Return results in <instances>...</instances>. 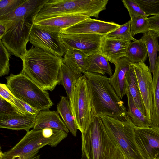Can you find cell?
<instances>
[{
	"label": "cell",
	"instance_id": "cell-1",
	"mask_svg": "<svg viewBox=\"0 0 159 159\" xmlns=\"http://www.w3.org/2000/svg\"><path fill=\"white\" fill-rule=\"evenodd\" d=\"M83 73L87 82L92 120L95 117L104 116L124 120L127 109L111 84L109 78L87 71Z\"/></svg>",
	"mask_w": 159,
	"mask_h": 159
},
{
	"label": "cell",
	"instance_id": "cell-2",
	"mask_svg": "<svg viewBox=\"0 0 159 159\" xmlns=\"http://www.w3.org/2000/svg\"><path fill=\"white\" fill-rule=\"evenodd\" d=\"M33 46L21 58L23 61L21 72L43 90L52 91L59 83L63 58Z\"/></svg>",
	"mask_w": 159,
	"mask_h": 159
},
{
	"label": "cell",
	"instance_id": "cell-3",
	"mask_svg": "<svg viewBox=\"0 0 159 159\" xmlns=\"http://www.w3.org/2000/svg\"><path fill=\"white\" fill-rule=\"evenodd\" d=\"M81 139L82 151L87 159H125L100 117L93 119L82 133Z\"/></svg>",
	"mask_w": 159,
	"mask_h": 159
},
{
	"label": "cell",
	"instance_id": "cell-4",
	"mask_svg": "<svg viewBox=\"0 0 159 159\" xmlns=\"http://www.w3.org/2000/svg\"><path fill=\"white\" fill-rule=\"evenodd\" d=\"M67 135L66 132L54 128L33 129L9 150H0V159H29L38 154L45 146L56 147Z\"/></svg>",
	"mask_w": 159,
	"mask_h": 159
},
{
	"label": "cell",
	"instance_id": "cell-5",
	"mask_svg": "<svg viewBox=\"0 0 159 159\" xmlns=\"http://www.w3.org/2000/svg\"><path fill=\"white\" fill-rule=\"evenodd\" d=\"M6 85L17 98L39 111L48 110L53 103L49 94L21 72L6 77Z\"/></svg>",
	"mask_w": 159,
	"mask_h": 159
},
{
	"label": "cell",
	"instance_id": "cell-6",
	"mask_svg": "<svg viewBox=\"0 0 159 159\" xmlns=\"http://www.w3.org/2000/svg\"><path fill=\"white\" fill-rule=\"evenodd\" d=\"M100 118L107 133L117 143L125 159H143L135 141L134 126L128 115L123 120L107 116Z\"/></svg>",
	"mask_w": 159,
	"mask_h": 159
},
{
	"label": "cell",
	"instance_id": "cell-7",
	"mask_svg": "<svg viewBox=\"0 0 159 159\" xmlns=\"http://www.w3.org/2000/svg\"><path fill=\"white\" fill-rule=\"evenodd\" d=\"M35 18L23 17L10 21L0 20L6 31L0 38L9 53L20 59L26 53Z\"/></svg>",
	"mask_w": 159,
	"mask_h": 159
},
{
	"label": "cell",
	"instance_id": "cell-8",
	"mask_svg": "<svg viewBox=\"0 0 159 159\" xmlns=\"http://www.w3.org/2000/svg\"><path fill=\"white\" fill-rule=\"evenodd\" d=\"M108 0H57L53 7L57 15H84L96 18L106 9Z\"/></svg>",
	"mask_w": 159,
	"mask_h": 159
},
{
	"label": "cell",
	"instance_id": "cell-9",
	"mask_svg": "<svg viewBox=\"0 0 159 159\" xmlns=\"http://www.w3.org/2000/svg\"><path fill=\"white\" fill-rule=\"evenodd\" d=\"M73 115L77 129L82 133L92 120L87 82L84 75L78 79L76 84L74 94Z\"/></svg>",
	"mask_w": 159,
	"mask_h": 159
},
{
	"label": "cell",
	"instance_id": "cell-10",
	"mask_svg": "<svg viewBox=\"0 0 159 159\" xmlns=\"http://www.w3.org/2000/svg\"><path fill=\"white\" fill-rule=\"evenodd\" d=\"M61 34L33 25L30 32L29 41L35 47L62 57L64 56L66 48L61 40Z\"/></svg>",
	"mask_w": 159,
	"mask_h": 159
},
{
	"label": "cell",
	"instance_id": "cell-11",
	"mask_svg": "<svg viewBox=\"0 0 159 159\" xmlns=\"http://www.w3.org/2000/svg\"><path fill=\"white\" fill-rule=\"evenodd\" d=\"M146 111V117L151 124L153 112V78L149 67L144 62L131 63Z\"/></svg>",
	"mask_w": 159,
	"mask_h": 159
},
{
	"label": "cell",
	"instance_id": "cell-12",
	"mask_svg": "<svg viewBox=\"0 0 159 159\" xmlns=\"http://www.w3.org/2000/svg\"><path fill=\"white\" fill-rule=\"evenodd\" d=\"M135 140L143 159H159V130L134 127Z\"/></svg>",
	"mask_w": 159,
	"mask_h": 159
},
{
	"label": "cell",
	"instance_id": "cell-13",
	"mask_svg": "<svg viewBox=\"0 0 159 159\" xmlns=\"http://www.w3.org/2000/svg\"><path fill=\"white\" fill-rule=\"evenodd\" d=\"M106 35L86 34H61L65 46L80 50L88 56L100 52L102 41Z\"/></svg>",
	"mask_w": 159,
	"mask_h": 159
},
{
	"label": "cell",
	"instance_id": "cell-14",
	"mask_svg": "<svg viewBox=\"0 0 159 159\" xmlns=\"http://www.w3.org/2000/svg\"><path fill=\"white\" fill-rule=\"evenodd\" d=\"M120 25L113 22L104 21L89 17L62 30L64 34H86L107 35L117 29Z\"/></svg>",
	"mask_w": 159,
	"mask_h": 159
},
{
	"label": "cell",
	"instance_id": "cell-15",
	"mask_svg": "<svg viewBox=\"0 0 159 159\" xmlns=\"http://www.w3.org/2000/svg\"><path fill=\"white\" fill-rule=\"evenodd\" d=\"M89 17L84 15H60L34 19L33 25L50 31L61 33Z\"/></svg>",
	"mask_w": 159,
	"mask_h": 159
},
{
	"label": "cell",
	"instance_id": "cell-16",
	"mask_svg": "<svg viewBox=\"0 0 159 159\" xmlns=\"http://www.w3.org/2000/svg\"><path fill=\"white\" fill-rule=\"evenodd\" d=\"M131 41L106 35L101 45L100 53L111 63H114L125 57L127 48Z\"/></svg>",
	"mask_w": 159,
	"mask_h": 159
},
{
	"label": "cell",
	"instance_id": "cell-17",
	"mask_svg": "<svg viewBox=\"0 0 159 159\" xmlns=\"http://www.w3.org/2000/svg\"><path fill=\"white\" fill-rule=\"evenodd\" d=\"M36 116L18 113L0 114V128L13 130H25L26 132L33 128Z\"/></svg>",
	"mask_w": 159,
	"mask_h": 159
},
{
	"label": "cell",
	"instance_id": "cell-18",
	"mask_svg": "<svg viewBox=\"0 0 159 159\" xmlns=\"http://www.w3.org/2000/svg\"><path fill=\"white\" fill-rule=\"evenodd\" d=\"M131 63L125 57L118 59L114 63L115 66L114 72L109 78L111 84L121 99L125 94V76L129 70Z\"/></svg>",
	"mask_w": 159,
	"mask_h": 159
},
{
	"label": "cell",
	"instance_id": "cell-19",
	"mask_svg": "<svg viewBox=\"0 0 159 159\" xmlns=\"http://www.w3.org/2000/svg\"><path fill=\"white\" fill-rule=\"evenodd\" d=\"M46 128L56 129L67 133L69 132L57 111H41L36 116L33 129L38 130Z\"/></svg>",
	"mask_w": 159,
	"mask_h": 159
},
{
	"label": "cell",
	"instance_id": "cell-20",
	"mask_svg": "<svg viewBox=\"0 0 159 159\" xmlns=\"http://www.w3.org/2000/svg\"><path fill=\"white\" fill-rule=\"evenodd\" d=\"M48 0H25L11 13L0 17V20L10 21L23 17H34Z\"/></svg>",
	"mask_w": 159,
	"mask_h": 159
},
{
	"label": "cell",
	"instance_id": "cell-21",
	"mask_svg": "<svg viewBox=\"0 0 159 159\" xmlns=\"http://www.w3.org/2000/svg\"><path fill=\"white\" fill-rule=\"evenodd\" d=\"M82 75V73L75 72L63 62L62 63L59 73L58 84L62 85L66 91L73 114L75 89L78 80Z\"/></svg>",
	"mask_w": 159,
	"mask_h": 159
},
{
	"label": "cell",
	"instance_id": "cell-22",
	"mask_svg": "<svg viewBox=\"0 0 159 159\" xmlns=\"http://www.w3.org/2000/svg\"><path fill=\"white\" fill-rule=\"evenodd\" d=\"M65 47L66 52L63 58V63L75 72L82 73L86 71L88 56L80 50Z\"/></svg>",
	"mask_w": 159,
	"mask_h": 159
},
{
	"label": "cell",
	"instance_id": "cell-23",
	"mask_svg": "<svg viewBox=\"0 0 159 159\" xmlns=\"http://www.w3.org/2000/svg\"><path fill=\"white\" fill-rule=\"evenodd\" d=\"M87 64L86 71L103 75L107 73L110 77L113 75L109 61L100 52L88 56Z\"/></svg>",
	"mask_w": 159,
	"mask_h": 159
},
{
	"label": "cell",
	"instance_id": "cell-24",
	"mask_svg": "<svg viewBox=\"0 0 159 159\" xmlns=\"http://www.w3.org/2000/svg\"><path fill=\"white\" fill-rule=\"evenodd\" d=\"M60 102L57 106V111L61 116L68 130L76 137L77 128L68 97L60 96Z\"/></svg>",
	"mask_w": 159,
	"mask_h": 159
},
{
	"label": "cell",
	"instance_id": "cell-25",
	"mask_svg": "<svg viewBox=\"0 0 159 159\" xmlns=\"http://www.w3.org/2000/svg\"><path fill=\"white\" fill-rule=\"evenodd\" d=\"M125 94L128 100L127 114L134 127L139 128L151 127V123L137 107L127 87Z\"/></svg>",
	"mask_w": 159,
	"mask_h": 159
},
{
	"label": "cell",
	"instance_id": "cell-26",
	"mask_svg": "<svg viewBox=\"0 0 159 159\" xmlns=\"http://www.w3.org/2000/svg\"><path fill=\"white\" fill-rule=\"evenodd\" d=\"M158 38L154 33L149 30L140 38L146 46L149 60V68L152 74L157 58V52H159Z\"/></svg>",
	"mask_w": 159,
	"mask_h": 159
},
{
	"label": "cell",
	"instance_id": "cell-27",
	"mask_svg": "<svg viewBox=\"0 0 159 159\" xmlns=\"http://www.w3.org/2000/svg\"><path fill=\"white\" fill-rule=\"evenodd\" d=\"M153 74V108L151 127L159 130V55Z\"/></svg>",
	"mask_w": 159,
	"mask_h": 159
},
{
	"label": "cell",
	"instance_id": "cell-28",
	"mask_svg": "<svg viewBox=\"0 0 159 159\" xmlns=\"http://www.w3.org/2000/svg\"><path fill=\"white\" fill-rule=\"evenodd\" d=\"M148 55L145 45L140 39L129 43L125 57L133 63H145Z\"/></svg>",
	"mask_w": 159,
	"mask_h": 159
},
{
	"label": "cell",
	"instance_id": "cell-29",
	"mask_svg": "<svg viewBox=\"0 0 159 159\" xmlns=\"http://www.w3.org/2000/svg\"><path fill=\"white\" fill-rule=\"evenodd\" d=\"M126 87L137 107L146 116V111L138 88L136 78L132 66L125 76Z\"/></svg>",
	"mask_w": 159,
	"mask_h": 159
},
{
	"label": "cell",
	"instance_id": "cell-30",
	"mask_svg": "<svg viewBox=\"0 0 159 159\" xmlns=\"http://www.w3.org/2000/svg\"><path fill=\"white\" fill-rule=\"evenodd\" d=\"M147 18L137 16L131 18L130 30L133 37L138 33L143 34L149 31V25Z\"/></svg>",
	"mask_w": 159,
	"mask_h": 159
},
{
	"label": "cell",
	"instance_id": "cell-31",
	"mask_svg": "<svg viewBox=\"0 0 159 159\" xmlns=\"http://www.w3.org/2000/svg\"><path fill=\"white\" fill-rule=\"evenodd\" d=\"M130 20L126 23L120 25L117 29L111 32L107 35L116 38L122 39L129 41H135L137 40L131 34Z\"/></svg>",
	"mask_w": 159,
	"mask_h": 159
},
{
	"label": "cell",
	"instance_id": "cell-32",
	"mask_svg": "<svg viewBox=\"0 0 159 159\" xmlns=\"http://www.w3.org/2000/svg\"><path fill=\"white\" fill-rule=\"evenodd\" d=\"M136 1L148 16L159 15V0H136Z\"/></svg>",
	"mask_w": 159,
	"mask_h": 159
},
{
	"label": "cell",
	"instance_id": "cell-33",
	"mask_svg": "<svg viewBox=\"0 0 159 159\" xmlns=\"http://www.w3.org/2000/svg\"><path fill=\"white\" fill-rule=\"evenodd\" d=\"M9 52L0 40V76L8 74L10 71Z\"/></svg>",
	"mask_w": 159,
	"mask_h": 159
},
{
	"label": "cell",
	"instance_id": "cell-34",
	"mask_svg": "<svg viewBox=\"0 0 159 159\" xmlns=\"http://www.w3.org/2000/svg\"><path fill=\"white\" fill-rule=\"evenodd\" d=\"M122 2L124 7L127 10L130 18L137 16L148 18L136 0H122Z\"/></svg>",
	"mask_w": 159,
	"mask_h": 159
},
{
	"label": "cell",
	"instance_id": "cell-35",
	"mask_svg": "<svg viewBox=\"0 0 159 159\" xmlns=\"http://www.w3.org/2000/svg\"><path fill=\"white\" fill-rule=\"evenodd\" d=\"M25 0H0V17L13 11Z\"/></svg>",
	"mask_w": 159,
	"mask_h": 159
},
{
	"label": "cell",
	"instance_id": "cell-36",
	"mask_svg": "<svg viewBox=\"0 0 159 159\" xmlns=\"http://www.w3.org/2000/svg\"><path fill=\"white\" fill-rule=\"evenodd\" d=\"M16 113H20L10 103L0 97V114H9Z\"/></svg>",
	"mask_w": 159,
	"mask_h": 159
},
{
	"label": "cell",
	"instance_id": "cell-37",
	"mask_svg": "<svg viewBox=\"0 0 159 159\" xmlns=\"http://www.w3.org/2000/svg\"><path fill=\"white\" fill-rule=\"evenodd\" d=\"M149 28V30L154 33L157 36L159 37V15L153 16L148 17Z\"/></svg>",
	"mask_w": 159,
	"mask_h": 159
},
{
	"label": "cell",
	"instance_id": "cell-38",
	"mask_svg": "<svg viewBox=\"0 0 159 159\" xmlns=\"http://www.w3.org/2000/svg\"><path fill=\"white\" fill-rule=\"evenodd\" d=\"M6 31L5 27L1 24H0V38L4 34Z\"/></svg>",
	"mask_w": 159,
	"mask_h": 159
},
{
	"label": "cell",
	"instance_id": "cell-39",
	"mask_svg": "<svg viewBox=\"0 0 159 159\" xmlns=\"http://www.w3.org/2000/svg\"><path fill=\"white\" fill-rule=\"evenodd\" d=\"M40 155L37 154L34 157H31L29 159H40Z\"/></svg>",
	"mask_w": 159,
	"mask_h": 159
},
{
	"label": "cell",
	"instance_id": "cell-40",
	"mask_svg": "<svg viewBox=\"0 0 159 159\" xmlns=\"http://www.w3.org/2000/svg\"><path fill=\"white\" fill-rule=\"evenodd\" d=\"M81 159H87L84 152H82V157Z\"/></svg>",
	"mask_w": 159,
	"mask_h": 159
}]
</instances>
